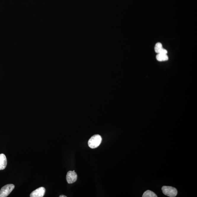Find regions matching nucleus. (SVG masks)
<instances>
[{
    "label": "nucleus",
    "mask_w": 197,
    "mask_h": 197,
    "mask_svg": "<svg viewBox=\"0 0 197 197\" xmlns=\"http://www.w3.org/2000/svg\"><path fill=\"white\" fill-rule=\"evenodd\" d=\"M102 141V138L100 135L96 134L91 137L88 142V145L92 149L97 148L100 145Z\"/></svg>",
    "instance_id": "f257e3e1"
},
{
    "label": "nucleus",
    "mask_w": 197,
    "mask_h": 197,
    "mask_svg": "<svg viewBox=\"0 0 197 197\" xmlns=\"http://www.w3.org/2000/svg\"><path fill=\"white\" fill-rule=\"evenodd\" d=\"M162 190L164 194L169 197H176L177 194V190L172 187L164 186L162 188Z\"/></svg>",
    "instance_id": "f03ea898"
},
{
    "label": "nucleus",
    "mask_w": 197,
    "mask_h": 197,
    "mask_svg": "<svg viewBox=\"0 0 197 197\" xmlns=\"http://www.w3.org/2000/svg\"><path fill=\"white\" fill-rule=\"evenodd\" d=\"M15 186L12 184H7L3 187L0 190V197H7L15 188Z\"/></svg>",
    "instance_id": "7ed1b4c3"
},
{
    "label": "nucleus",
    "mask_w": 197,
    "mask_h": 197,
    "mask_svg": "<svg viewBox=\"0 0 197 197\" xmlns=\"http://www.w3.org/2000/svg\"><path fill=\"white\" fill-rule=\"evenodd\" d=\"M78 176L75 172L69 171L66 176V180L68 184H71L76 182Z\"/></svg>",
    "instance_id": "20e7f679"
},
{
    "label": "nucleus",
    "mask_w": 197,
    "mask_h": 197,
    "mask_svg": "<svg viewBox=\"0 0 197 197\" xmlns=\"http://www.w3.org/2000/svg\"><path fill=\"white\" fill-rule=\"evenodd\" d=\"M45 189L43 187H41L33 191L30 194L31 197H42L45 193Z\"/></svg>",
    "instance_id": "39448f33"
},
{
    "label": "nucleus",
    "mask_w": 197,
    "mask_h": 197,
    "mask_svg": "<svg viewBox=\"0 0 197 197\" xmlns=\"http://www.w3.org/2000/svg\"><path fill=\"white\" fill-rule=\"evenodd\" d=\"M154 50L157 54H167L168 53L167 50L163 48V45L160 42H158L156 44Z\"/></svg>",
    "instance_id": "423d86ee"
},
{
    "label": "nucleus",
    "mask_w": 197,
    "mask_h": 197,
    "mask_svg": "<svg viewBox=\"0 0 197 197\" xmlns=\"http://www.w3.org/2000/svg\"><path fill=\"white\" fill-rule=\"evenodd\" d=\"M7 165V160L4 154H0V170L5 169Z\"/></svg>",
    "instance_id": "0eeeda50"
},
{
    "label": "nucleus",
    "mask_w": 197,
    "mask_h": 197,
    "mask_svg": "<svg viewBox=\"0 0 197 197\" xmlns=\"http://www.w3.org/2000/svg\"><path fill=\"white\" fill-rule=\"evenodd\" d=\"M156 59L159 61H166L168 60V57L167 54H158L156 56Z\"/></svg>",
    "instance_id": "6e6552de"
},
{
    "label": "nucleus",
    "mask_w": 197,
    "mask_h": 197,
    "mask_svg": "<svg viewBox=\"0 0 197 197\" xmlns=\"http://www.w3.org/2000/svg\"><path fill=\"white\" fill-rule=\"evenodd\" d=\"M143 197H157V196L154 192L150 190L145 192L142 195Z\"/></svg>",
    "instance_id": "1a4fd4ad"
},
{
    "label": "nucleus",
    "mask_w": 197,
    "mask_h": 197,
    "mask_svg": "<svg viewBox=\"0 0 197 197\" xmlns=\"http://www.w3.org/2000/svg\"><path fill=\"white\" fill-rule=\"evenodd\" d=\"M60 197H67V196H65V195H61L60 196H59Z\"/></svg>",
    "instance_id": "9d476101"
},
{
    "label": "nucleus",
    "mask_w": 197,
    "mask_h": 197,
    "mask_svg": "<svg viewBox=\"0 0 197 197\" xmlns=\"http://www.w3.org/2000/svg\"><path fill=\"white\" fill-rule=\"evenodd\" d=\"M73 171V172H75V171H74H74Z\"/></svg>",
    "instance_id": "9b49d317"
}]
</instances>
